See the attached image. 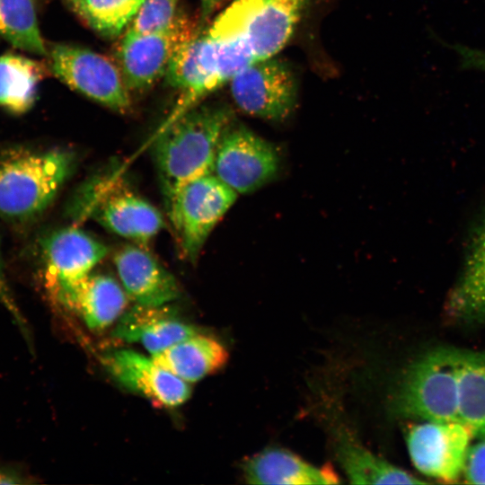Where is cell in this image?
I'll use <instances>...</instances> for the list:
<instances>
[{
    "label": "cell",
    "instance_id": "18",
    "mask_svg": "<svg viewBox=\"0 0 485 485\" xmlns=\"http://www.w3.org/2000/svg\"><path fill=\"white\" fill-rule=\"evenodd\" d=\"M251 484H333L338 475L329 466L316 467L293 453L267 448L246 460L242 466Z\"/></svg>",
    "mask_w": 485,
    "mask_h": 485
},
{
    "label": "cell",
    "instance_id": "31",
    "mask_svg": "<svg viewBox=\"0 0 485 485\" xmlns=\"http://www.w3.org/2000/svg\"><path fill=\"white\" fill-rule=\"evenodd\" d=\"M20 482L18 476L0 468V484H13Z\"/></svg>",
    "mask_w": 485,
    "mask_h": 485
},
{
    "label": "cell",
    "instance_id": "24",
    "mask_svg": "<svg viewBox=\"0 0 485 485\" xmlns=\"http://www.w3.org/2000/svg\"><path fill=\"white\" fill-rule=\"evenodd\" d=\"M0 36L22 50L47 54L32 0H0Z\"/></svg>",
    "mask_w": 485,
    "mask_h": 485
},
{
    "label": "cell",
    "instance_id": "5",
    "mask_svg": "<svg viewBox=\"0 0 485 485\" xmlns=\"http://www.w3.org/2000/svg\"><path fill=\"white\" fill-rule=\"evenodd\" d=\"M237 192L214 173L184 185L166 208L181 251L194 261L213 228L232 207Z\"/></svg>",
    "mask_w": 485,
    "mask_h": 485
},
{
    "label": "cell",
    "instance_id": "29",
    "mask_svg": "<svg viewBox=\"0 0 485 485\" xmlns=\"http://www.w3.org/2000/svg\"><path fill=\"white\" fill-rule=\"evenodd\" d=\"M0 302L12 313L19 323L22 322L21 313L17 309V305L11 295L10 289L4 278V275L2 268V261L0 256Z\"/></svg>",
    "mask_w": 485,
    "mask_h": 485
},
{
    "label": "cell",
    "instance_id": "25",
    "mask_svg": "<svg viewBox=\"0 0 485 485\" xmlns=\"http://www.w3.org/2000/svg\"><path fill=\"white\" fill-rule=\"evenodd\" d=\"M145 0H67L70 8L93 31L118 36L138 12Z\"/></svg>",
    "mask_w": 485,
    "mask_h": 485
},
{
    "label": "cell",
    "instance_id": "19",
    "mask_svg": "<svg viewBox=\"0 0 485 485\" xmlns=\"http://www.w3.org/2000/svg\"><path fill=\"white\" fill-rule=\"evenodd\" d=\"M152 358L181 380L192 383L223 367L228 352L215 338L196 333L153 355Z\"/></svg>",
    "mask_w": 485,
    "mask_h": 485
},
{
    "label": "cell",
    "instance_id": "6",
    "mask_svg": "<svg viewBox=\"0 0 485 485\" xmlns=\"http://www.w3.org/2000/svg\"><path fill=\"white\" fill-rule=\"evenodd\" d=\"M230 82L234 102L251 116L281 121L295 107V75L289 65L277 56L248 65Z\"/></svg>",
    "mask_w": 485,
    "mask_h": 485
},
{
    "label": "cell",
    "instance_id": "13",
    "mask_svg": "<svg viewBox=\"0 0 485 485\" xmlns=\"http://www.w3.org/2000/svg\"><path fill=\"white\" fill-rule=\"evenodd\" d=\"M104 363L120 384L155 403L174 407L185 402L190 395L189 383L138 352L117 350L107 356Z\"/></svg>",
    "mask_w": 485,
    "mask_h": 485
},
{
    "label": "cell",
    "instance_id": "16",
    "mask_svg": "<svg viewBox=\"0 0 485 485\" xmlns=\"http://www.w3.org/2000/svg\"><path fill=\"white\" fill-rule=\"evenodd\" d=\"M54 296L75 312L92 329H102L111 324L128 303L123 287L104 274H89Z\"/></svg>",
    "mask_w": 485,
    "mask_h": 485
},
{
    "label": "cell",
    "instance_id": "3",
    "mask_svg": "<svg viewBox=\"0 0 485 485\" xmlns=\"http://www.w3.org/2000/svg\"><path fill=\"white\" fill-rule=\"evenodd\" d=\"M68 149L23 147L0 154V216L25 222L53 201L75 166Z\"/></svg>",
    "mask_w": 485,
    "mask_h": 485
},
{
    "label": "cell",
    "instance_id": "17",
    "mask_svg": "<svg viewBox=\"0 0 485 485\" xmlns=\"http://www.w3.org/2000/svg\"><path fill=\"white\" fill-rule=\"evenodd\" d=\"M165 305L137 304L121 319L114 336L140 343L153 356L197 333L193 327L177 319Z\"/></svg>",
    "mask_w": 485,
    "mask_h": 485
},
{
    "label": "cell",
    "instance_id": "7",
    "mask_svg": "<svg viewBox=\"0 0 485 485\" xmlns=\"http://www.w3.org/2000/svg\"><path fill=\"white\" fill-rule=\"evenodd\" d=\"M54 75L72 89L117 111L131 105L120 69L108 57L90 49L57 44L49 52Z\"/></svg>",
    "mask_w": 485,
    "mask_h": 485
},
{
    "label": "cell",
    "instance_id": "23",
    "mask_svg": "<svg viewBox=\"0 0 485 485\" xmlns=\"http://www.w3.org/2000/svg\"><path fill=\"white\" fill-rule=\"evenodd\" d=\"M460 418L485 438V351L460 353Z\"/></svg>",
    "mask_w": 485,
    "mask_h": 485
},
{
    "label": "cell",
    "instance_id": "14",
    "mask_svg": "<svg viewBox=\"0 0 485 485\" xmlns=\"http://www.w3.org/2000/svg\"><path fill=\"white\" fill-rule=\"evenodd\" d=\"M113 261L124 290L137 304L164 305L179 296L175 278L140 245H125Z\"/></svg>",
    "mask_w": 485,
    "mask_h": 485
},
{
    "label": "cell",
    "instance_id": "15",
    "mask_svg": "<svg viewBox=\"0 0 485 485\" xmlns=\"http://www.w3.org/2000/svg\"><path fill=\"white\" fill-rule=\"evenodd\" d=\"M93 199L91 212L93 218L109 231L146 244L163 228L160 211L134 192L112 189Z\"/></svg>",
    "mask_w": 485,
    "mask_h": 485
},
{
    "label": "cell",
    "instance_id": "2",
    "mask_svg": "<svg viewBox=\"0 0 485 485\" xmlns=\"http://www.w3.org/2000/svg\"><path fill=\"white\" fill-rule=\"evenodd\" d=\"M225 105L195 106L151 137L166 208L188 182L213 173L216 147L233 121Z\"/></svg>",
    "mask_w": 485,
    "mask_h": 485
},
{
    "label": "cell",
    "instance_id": "1",
    "mask_svg": "<svg viewBox=\"0 0 485 485\" xmlns=\"http://www.w3.org/2000/svg\"><path fill=\"white\" fill-rule=\"evenodd\" d=\"M338 0H234L206 29L220 82L276 56Z\"/></svg>",
    "mask_w": 485,
    "mask_h": 485
},
{
    "label": "cell",
    "instance_id": "21",
    "mask_svg": "<svg viewBox=\"0 0 485 485\" xmlns=\"http://www.w3.org/2000/svg\"><path fill=\"white\" fill-rule=\"evenodd\" d=\"M340 463L351 483L356 484H421L425 483L410 473L373 454L351 437L340 432L336 440Z\"/></svg>",
    "mask_w": 485,
    "mask_h": 485
},
{
    "label": "cell",
    "instance_id": "27",
    "mask_svg": "<svg viewBox=\"0 0 485 485\" xmlns=\"http://www.w3.org/2000/svg\"><path fill=\"white\" fill-rule=\"evenodd\" d=\"M463 474L468 483L485 485V438L470 446Z\"/></svg>",
    "mask_w": 485,
    "mask_h": 485
},
{
    "label": "cell",
    "instance_id": "30",
    "mask_svg": "<svg viewBox=\"0 0 485 485\" xmlns=\"http://www.w3.org/2000/svg\"><path fill=\"white\" fill-rule=\"evenodd\" d=\"M225 0H201L200 4V22L204 23L207 22L212 13L225 2Z\"/></svg>",
    "mask_w": 485,
    "mask_h": 485
},
{
    "label": "cell",
    "instance_id": "22",
    "mask_svg": "<svg viewBox=\"0 0 485 485\" xmlns=\"http://www.w3.org/2000/svg\"><path fill=\"white\" fill-rule=\"evenodd\" d=\"M44 67L13 53L0 56V107L14 114L28 111L35 102Z\"/></svg>",
    "mask_w": 485,
    "mask_h": 485
},
{
    "label": "cell",
    "instance_id": "20",
    "mask_svg": "<svg viewBox=\"0 0 485 485\" xmlns=\"http://www.w3.org/2000/svg\"><path fill=\"white\" fill-rule=\"evenodd\" d=\"M447 307L458 317L485 316V215L476 227L462 274L452 290Z\"/></svg>",
    "mask_w": 485,
    "mask_h": 485
},
{
    "label": "cell",
    "instance_id": "11",
    "mask_svg": "<svg viewBox=\"0 0 485 485\" xmlns=\"http://www.w3.org/2000/svg\"><path fill=\"white\" fill-rule=\"evenodd\" d=\"M41 251L46 286L53 295L91 274L109 251L103 242L75 226L47 235Z\"/></svg>",
    "mask_w": 485,
    "mask_h": 485
},
{
    "label": "cell",
    "instance_id": "4",
    "mask_svg": "<svg viewBox=\"0 0 485 485\" xmlns=\"http://www.w3.org/2000/svg\"><path fill=\"white\" fill-rule=\"evenodd\" d=\"M460 353L459 349H436L414 361L396 393L398 411L425 421L462 422Z\"/></svg>",
    "mask_w": 485,
    "mask_h": 485
},
{
    "label": "cell",
    "instance_id": "28",
    "mask_svg": "<svg viewBox=\"0 0 485 485\" xmlns=\"http://www.w3.org/2000/svg\"><path fill=\"white\" fill-rule=\"evenodd\" d=\"M450 48L458 55L460 65L463 69L485 71V50L460 44L450 45Z\"/></svg>",
    "mask_w": 485,
    "mask_h": 485
},
{
    "label": "cell",
    "instance_id": "10",
    "mask_svg": "<svg viewBox=\"0 0 485 485\" xmlns=\"http://www.w3.org/2000/svg\"><path fill=\"white\" fill-rule=\"evenodd\" d=\"M472 434L462 422L425 421L408 431V452L421 473L453 481L463 472Z\"/></svg>",
    "mask_w": 485,
    "mask_h": 485
},
{
    "label": "cell",
    "instance_id": "26",
    "mask_svg": "<svg viewBox=\"0 0 485 485\" xmlns=\"http://www.w3.org/2000/svg\"><path fill=\"white\" fill-rule=\"evenodd\" d=\"M180 0H145L127 30L129 34H146L167 26L178 13Z\"/></svg>",
    "mask_w": 485,
    "mask_h": 485
},
{
    "label": "cell",
    "instance_id": "9",
    "mask_svg": "<svg viewBox=\"0 0 485 485\" xmlns=\"http://www.w3.org/2000/svg\"><path fill=\"white\" fill-rule=\"evenodd\" d=\"M197 30L187 14L178 13L158 31L138 35L126 32L117 57L128 89L144 90L165 75L178 49Z\"/></svg>",
    "mask_w": 485,
    "mask_h": 485
},
{
    "label": "cell",
    "instance_id": "12",
    "mask_svg": "<svg viewBox=\"0 0 485 485\" xmlns=\"http://www.w3.org/2000/svg\"><path fill=\"white\" fill-rule=\"evenodd\" d=\"M167 83L181 91L177 104L160 130L195 107L200 99L221 86L211 42L205 30H197L172 57L165 73Z\"/></svg>",
    "mask_w": 485,
    "mask_h": 485
},
{
    "label": "cell",
    "instance_id": "8",
    "mask_svg": "<svg viewBox=\"0 0 485 485\" xmlns=\"http://www.w3.org/2000/svg\"><path fill=\"white\" fill-rule=\"evenodd\" d=\"M278 164V154L270 143L232 121L219 139L213 173L237 193L246 194L274 178Z\"/></svg>",
    "mask_w": 485,
    "mask_h": 485
}]
</instances>
